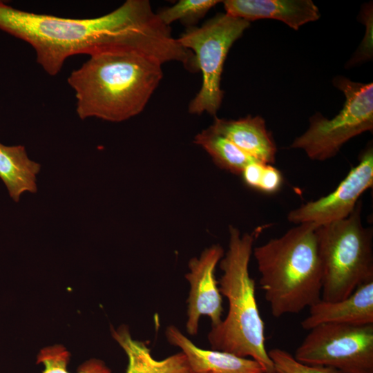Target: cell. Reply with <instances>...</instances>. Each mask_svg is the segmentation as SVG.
I'll return each mask as SVG.
<instances>
[{"label":"cell","mask_w":373,"mask_h":373,"mask_svg":"<svg viewBox=\"0 0 373 373\" xmlns=\"http://www.w3.org/2000/svg\"><path fill=\"white\" fill-rule=\"evenodd\" d=\"M0 29L28 43L37 64L52 76L67 58L77 54L132 50L161 64L178 61L183 54L170 27L147 0H127L108 14L89 19L29 12L0 1Z\"/></svg>","instance_id":"cell-1"},{"label":"cell","mask_w":373,"mask_h":373,"mask_svg":"<svg viewBox=\"0 0 373 373\" xmlns=\"http://www.w3.org/2000/svg\"><path fill=\"white\" fill-rule=\"evenodd\" d=\"M89 56L67 79L75 93L78 117L119 122L140 113L162 79V64L132 50Z\"/></svg>","instance_id":"cell-2"},{"label":"cell","mask_w":373,"mask_h":373,"mask_svg":"<svg viewBox=\"0 0 373 373\" xmlns=\"http://www.w3.org/2000/svg\"><path fill=\"white\" fill-rule=\"evenodd\" d=\"M318 227L298 224L253 250L260 274L259 283L275 318L298 314L321 299Z\"/></svg>","instance_id":"cell-3"},{"label":"cell","mask_w":373,"mask_h":373,"mask_svg":"<svg viewBox=\"0 0 373 373\" xmlns=\"http://www.w3.org/2000/svg\"><path fill=\"white\" fill-rule=\"evenodd\" d=\"M258 231L241 235L237 228L229 227V247L220 261L223 273L218 281L229 309L226 318L211 327L207 338L212 350L252 358L267 373H275L265 347V325L256 298L255 281L249 271Z\"/></svg>","instance_id":"cell-4"},{"label":"cell","mask_w":373,"mask_h":373,"mask_svg":"<svg viewBox=\"0 0 373 373\" xmlns=\"http://www.w3.org/2000/svg\"><path fill=\"white\" fill-rule=\"evenodd\" d=\"M361 211L360 200L349 216L316 229L323 300H340L373 281L372 229L363 227Z\"/></svg>","instance_id":"cell-5"},{"label":"cell","mask_w":373,"mask_h":373,"mask_svg":"<svg viewBox=\"0 0 373 373\" xmlns=\"http://www.w3.org/2000/svg\"><path fill=\"white\" fill-rule=\"evenodd\" d=\"M249 25L245 19L218 13L200 27L187 28L177 39L182 47L193 50L202 75L201 88L189 105L191 114L216 115L224 94L220 81L224 61L233 44Z\"/></svg>","instance_id":"cell-6"},{"label":"cell","mask_w":373,"mask_h":373,"mask_svg":"<svg viewBox=\"0 0 373 373\" xmlns=\"http://www.w3.org/2000/svg\"><path fill=\"white\" fill-rule=\"evenodd\" d=\"M333 83L345 95L343 108L332 119L314 114L307 131L290 146L303 150L314 160L333 157L350 139L373 129V84L356 82L343 76L336 77Z\"/></svg>","instance_id":"cell-7"},{"label":"cell","mask_w":373,"mask_h":373,"mask_svg":"<svg viewBox=\"0 0 373 373\" xmlns=\"http://www.w3.org/2000/svg\"><path fill=\"white\" fill-rule=\"evenodd\" d=\"M294 356L340 373H373V324L318 325L309 329Z\"/></svg>","instance_id":"cell-8"},{"label":"cell","mask_w":373,"mask_h":373,"mask_svg":"<svg viewBox=\"0 0 373 373\" xmlns=\"http://www.w3.org/2000/svg\"><path fill=\"white\" fill-rule=\"evenodd\" d=\"M373 184V148L368 146L335 190L291 211L288 221L318 226L344 219L354 211L359 198Z\"/></svg>","instance_id":"cell-9"},{"label":"cell","mask_w":373,"mask_h":373,"mask_svg":"<svg viewBox=\"0 0 373 373\" xmlns=\"http://www.w3.org/2000/svg\"><path fill=\"white\" fill-rule=\"evenodd\" d=\"M220 245L206 248L199 258L189 262V271L185 275L190 285L187 300L186 329L189 335H196L201 316L209 317L211 327L222 321V299L216 279V267L224 256Z\"/></svg>","instance_id":"cell-10"},{"label":"cell","mask_w":373,"mask_h":373,"mask_svg":"<svg viewBox=\"0 0 373 373\" xmlns=\"http://www.w3.org/2000/svg\"><path fill=\"white\" fill-rule=\"evenodd\" d=\"M165 335L168 342L184 354L190 373H267L252 358L196 346L174 325L167 327Z\"/></svg>","instance_id":"cell-11"},{"label":"cell","mask_w":373,"mask_h":373,"mask_svg":"<svg viewBox=\"0 0 373 373\" xmlns=\"http://www.w3.org/2000/svg\"><path fill=\"white\" fill-rule=\"evenodd\" d=\"M227 13L247 21L272 19L297 30L320 17L318 7L311 0H227L222 1Z\"/></svg>","instance_id":"cell-12"},{"label":"cell","mask_w":373,"mask_h":373,"mask_svg":"<svg viewBox=\"0 0 373 373\" xmlns=\"http://www.w3.org/2000/svg\"><path fill=\"white\" fill-rule=\"evenodd\" d=\"M309 309V315L301 322L307 330L324 323L373 324V281L359 286L343 299L334 302L321 299Z\"/></svg>","instance_id":"cell-13"},{"label":"cell","mask_w":373,"mask_h":373,"mask_svg":"<svg viewBox=\"0 0 373 373\" xmlns=\"http://www.w3.org/2000/svg\"><path fill=\"white\" fill-rule=\"evenodd\" d=\"M209 127L256 161L271 165L275 162L276 146L262 117L249 115L238 119H226L215 117Z\"/></svg>","instance_id":"cell-14"},{"label":"cell","mask_w":373,"mask_h":373,"mask_svg":"<svg viewBox=\"0 0 373 373\" xmlns=\"http://www.w3.org/2000/svg\"><path fill=\"white\" fill-rule=\"evenodd\" d=\"M111 334L127 356L126 373H190L182 352L157 360L144 342L133 338L126 325L111 328Z\"/></svg>","instance_id":"cell-15"},{"label":"cell","mask_w":373,"mask_h":373,"mask_svg":"<svg viewBox=\"0 0 373 373\" xmlns=\"http://www.w3.org/2000/svg\"><path fill=\"white\" fill-rule=\"evenodd\" d=\"M40 169L39 163L28 157L23 146H6L0 142V178L15 202L25 192H37Z\"/></svg>","instance_id":"cell-16"},{"label":"cell","mask_w":373,"mask_h":373,"mask_svg":"<svg viewBox=\"0 0 373 373\" xmlns=\"http://www.w3.org/2000/svg\"><path fill=\"white\" fill-rule=\"evenodd\" d=\"M194 142L208 153L217 166L236 175H241L247 165L256 161L210 127L198 133Z\"/></svg>","instance_id":"cell-17"},{"label":"cell","mask_w":373,"mask_h":373,"mask_svg":"<svg viewBox=\"0 0 373 373\" xmlns=\"http://www.w3.org/2000/svg\"><path fill=\"white\" fill-rule=\"evenodd\" d=\"M70 353L61 345L42 348L37 356V363L43 364L42 373H70L67 367ZM77 373H112L105 363L98 358H90L79 365Z\"/></svg>","instance_id":"cell-18"},{"label":"cell","mask_w":373,"mask_h":373,"mask_svg":"<svg viewBox=\"0 0 373 373\" xmlns=\"http://www.w3.org/2000/svg\"><path fill=\"white\" fill-rule=\"evenodd\" d=\"M220 2L218 0H180L173 6L162 8L156 14L166 26L180 21L190 28L195 26L209 10Z\"/></svg>","instance_id":"cell-19"},{"label":"cell","mask_w":373,"mask_h":373,"mask_svg":"<svg viewBox=\"0 0 373 373\" xmlns=\"http://www.w3.org/2000/svg\"><path fill=\"white\" fill-rule=\"evenodd\" d=\"M268 354L275 373H340L333 367L302 363L289 352L280 348L271 350Z\"/></svg>","instance_id":"cell-20"},{"label":"cell","mask_w":373,"mask_h":373,"mask_svg":"<svg viewBox=\"0 0 373 373\" xmlns=\"http://www.w3.org/2000/svg\"><path fill=\"white\" fill-rule=\"evenodd\" d=\"M361 20L365 24V36L354 57L349 61V66L369 60L372 57V3L365 6L362 10Z\"/></svg>","instance_id":"cell-21"},{"label":"cell","mask_w":373,"mask_h":373,"mask_svg":"<svg viewBox=\"0 0 373 373\" xmlns=\"http://www.w3.org/2000/svg\"><path fill=\"white\" fill-rule=\"evenodd\" d=\"M283 175L271 164H265L258 190L267 193L278 191L283 184Z\"/></svg>","instance_id":"cell-22"},{"label":"cell","mask_w":373,"mask_h":373,"mask_svg":"<svg viewBox=\"0 0 373 373\" xmlns=\"http://www.w3.org/2000/svg\"><path fill=\"white\" fill-rule=\"evenodd\" d=\"M265 164H266L254 161L246 166L241 175L247 185L258 189Z\"/></svg>","instance_id":"cell-23"},{"label":"cell","mask_w":373,"mask_h":373,"mask_svg":"<svg viewBox=\"0 0 373 373\" xmlns=\"http://www.w3.org/2000/svg\"></svg>","instance_id":"cell-24"}]
</instances>
